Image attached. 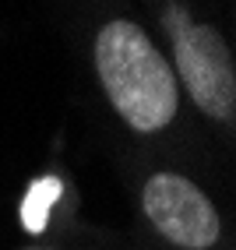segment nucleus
<instances>
[{
  "mask_svg": "<svg viewBox=\"0 0 236 250\" xmlns=\"http://www.w3.org/2000/svg\"><path fill=\"white\" fill-rule=\"evenodd\" d=\"M95 71L113 109L141 134L162 130L176 116V74L145 32L116 18L95 39Z\"/></svg>",
  "mask_w": 236,
  "mask_h": 250,
  "instance_id": "nucleus-1",
  "label": "nucleus"
},
{
  "mask_svg": "<svg viewBox=\"0 0 236 250\" xmlns=\"http://www.w3.org/2000/svg\"><path fill=\"white\" fill-rule=\"evenodd\" d=\"M176 71L187 85V95L201 113L215 120H233L236 113V67L226 39L208 25H183L173 32Z\"/></svg>",
  "mask_w": 236,
  "mask_h": 250,
  "instance_id": "nucleus-2",
  "label": "nucleus"
},
{
  "mask_svg": "<svg viewBox=\"0 0 236 250\" xmlns=\"http://www.w3.org/2000/svg\"><path fill=\"white\" fill-rule=\"evenodd\" d=\"M141 205H145L148 222L173 247L208 250L218 243V232H222L218 211L187 176L155 173L141 190Z\"/></svg>",
  "mask_w": 236,
  "mask_h": 250,
  "instance_id": "nucleus-3",
  "label": "nucleus"
},
{
  "mask_svg": "<svg viewBox=\"0 0 236 250\" xmlns=\"http://www.w3.org/2000/svg\"><path fill=\"white\" fill-rule=\"evenodd\" d=\"M25 250H49V247H25Z\"/></svg>",
  "mask_w": 236,
  "mask_h": 250,
  "instance_id": "nucleus-4",
  "label": "nucleus"
}]
</instances>
